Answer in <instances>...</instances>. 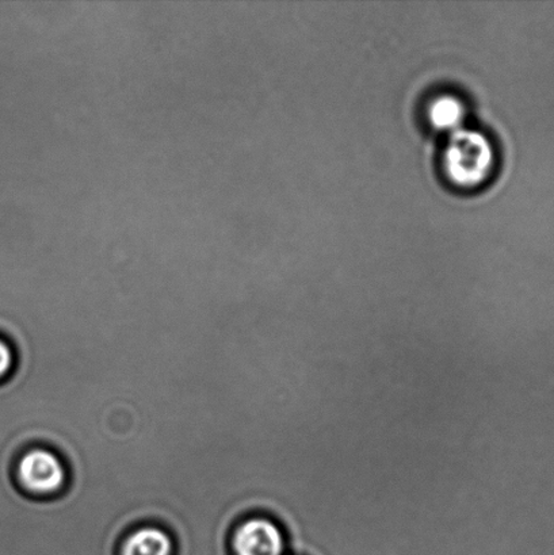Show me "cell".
Segmentation results:
<instances>
[{
    "label": "cell",
    "instance_id": "cell-6",
    "mask_svg": "<svg viewBox=\"0 0 554 555\" xmlns=\"http://www.w3.org/2000/svg\"><path fill=\"white\" fill-rule=\"evenodd\" d=\"M11 366H13V352L8 343L0 337V379L10 373Z\"/></svg>",
    "mask_w": 554,
    "mask_h": 555
},
{
    "label": "cell",
    "instance_id": "cell-1",
    "mask_svg": "<svg viewBox=\"0 0 554 555\" xmlns=\"http://www.w3.org/2000/svg\"><path fill=\"white\" fill-rule=\"evenodd\" d=\"M495 159L492 141L480 130L464 127L449 134L442 165L455 186L474 189L491 177Z\"/></svg>",
    "mask_w": 554,
    "mask_h": 555
},
{
    "label": "cell",
    "instance_id": "cell-5",
    "mask_svg": "<svg viewBox=\"0 0 554 555\" xmlns=\"http://www.w3.org/2000/svg\"><path fill=\"white\" fill-rule=\"evenodd\" d=\"M121 555H172V541L157 529L139 530L125 541Z\"/></svg>",
    "mask_w": 554,
    "mask_h": 555
},
{
    "label": "cell",
    "instance_id": "cell-3",
    "mask_svg": "<svg viewBox=\"0 0 554 555\" xmlns=\"http://www.w3.org/2000/svg\"><path fill=\"white\" fill-rule=\"evenodd\" d=\"M233 551L236 555H284L285 538L274 521L249 519L233 537Z\"/></svg>",
    "mask_w": 554,
    "mask_h": 555
},
{
    "label": "cell",
    "instance_id": "cell-4",
    "mask_svg": "<svg viewBox=\"0 0 554 555\" xmlns=\"http://www.w3.org/2000/svg\"><path fill=\"white\" fill-rule=\"evenodd\" d=\"M427 117L434 128L450 134L464 128L466 106L458 95H437L428 103Z\"/></svg>",
    "mask_w": 554,
    "mask_h": 555
},
{
    "label": "cell",
    "instance_id": "cell-2",
    "mask_svg": "<svg viewBox=\"0 0 554 555\" xmlns=\"http://www.w3.org/2000/svg\"><path fill=\"white\" fill-rule=\"evenodd\" d=\"M18 475L27 491L51 494L64 486L65 470L56 455L46 450H35L21 460Z\"/></svg>",
    "mask_w": 554,
    "mask_h": 555
}]
</instances>
